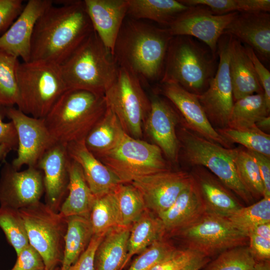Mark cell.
<instances>
[{
    "label": "cell",
    "mask_w": 270,
    "mask_h": 270,
    "mask_svg": "<svg viewBox=\"0 0 270 270\" xmlns=\"http://www.w3.org/2000/svg\"><path fill=\"white\" fill-rule=\"evenodd\" d=\"M172 37L167 28L126 18L112 54L119 67L132 72L142 84L160 80Z\"/></svg>",
    "instance_id": "7a4b0ae2"
},
{
    "label": "cell",
    "mask_w": 270,
    "mask_h": 270,
    "mask_svg": "<svg viewBox=\"0 0 270 270\" xmlns=\"http://www.w3.org/2000/svg\"><path fill=\"white\" fill-rule=\"evenodd\" d=\"M247 150L258 166L264 187V198H270V158L257 152Z\"/></svg>",
    "instance_id": "f907efd6"
},
{
    "label": "cell",
    "mask_w": 270,
    "mask_h": 270,
    "mask_svg": "<svg viewBox=\"0 0 270 270\" xmlns=\"http://www.w3.org/2000/svg\"><path fill=\"white\" fill-rule=\"evenodd\" d=\"M230 72L234 102L248 96L263 92L252 63L244 46L232 36L230 44Z\"/></svg>",
    "instance_id": "484cf974"
},
{
    "label": "cell",
    "mask_w": 270,
    "mask_h": 270,
    "mask_svg": "<svg viewBox=\"0 0 270 270\" xmlns=\"http://www.w3.org/2000/svg\"><path fill=\"white\" fill-rule=\"evenodd\" d=\"M192 180L183 171L166 170L130 182L140 193L146 209L156 216L167 210Z\"/></svg>",
    "instance_id": "2e32d148"
},
{
    "label": "cell",
    "mask_w": 270,
    "mask_h": 270,
    "mask_svg": "<svg viewBox=\"0 0 270 270\" xmlns=\"http://www.w3.org/2000/svg\"><path fill=\"white\" fill-rule=\"evenodd\" d=\"M4 112L14 124L18 138L17 156L12 165L17 170L24 165L37 168L44 153L56 143L44 119L32 117L14 106L6 107Z\"/></svg>",
    "instance_id": "4fadbf2b"
},
{
    "label": "cell",
    "mask_w": 270,
    "mask_h": 270,
    "mask_svg": "<svg viewBox=\"0 0 270 270\" xmlns=\"http://www.w3.org/2000/svg\"><path fill=\"white\" fill-rule=\"evenodd\" d=\"M231 40L230 36L225 34L219 39L216 72L208 88L198 95L209 121L218 129L227 128L234 104L230 72Z\"/></svg>",
    "instance_id": "7c38bea8"
},
{
    "label": "cell",
    "mask_w": 270,
    "mask_h": 270,
    "mask_svg": "<svg viewBox=\"0 0 270 270\" xmlns=\"http://www.w3.org/2000/svg\"><path fill=\"white\" fill-rule=\"evenodd\" d=\"M216 130L230 144H239L248 150L270 158V136L256 126L244 130L226 128Z\"/></svg>",
    "instance_id": "74e56055"
},
{
    "label": "cell",
    "mask_w": 270,
    "mask_h": 270,
    "mask_svg": "<svg viewBox=\"0 0 270 270\" xmlns=\"http://www.w3.org/2000/svg\"><path fill=\"white\" fill-rule=\"evenodd\" d=\"M58 66L67 89L102 95L115 80L119 68L112 52L94 30Z\"/></svg>",
    "instance_id": "277c9868"
},
{
    "label": "cell",
    "mask_w": 270,
    "mask_h": 270,
    "mask_svg": "<svg viewBox=\"0 0 270 270\" xmlns=\"http://www.w3.org/2000/svg\"><path fill=\"white\" fill-rule=\"evenodd\" d=\"M250 270H270V260L256 262Z\"/></svg>",
    "instance_id": "6f0895ef"
},
{
    "label": "cell",
    "mask_w": 270,
    "mask_h": 270,
    "mask_svg": "<svg viewBox=\"0 0 270 270\" xmlns=\"http://www.w3.org/2000/svg\"><path fill=\"white\" fill-rule=\"evenodd\" d=\"M227 218L236 228L248 236L257 225L270 222V198H262L254 204L242 206Z\"/></svg>",
    "instance_id": "8d00e7d4"
},
{
    "label": "cell",
    "mask_w": 270,
    "mask_h": 270,
    "mask_svg": "<svg viewBox=\"0 0 270 270\" xmlns=\"http://www.w3.org/2000/svg\"><path fill=\"white\" fill-rule=\"evenodd\" d=\"M24 7L22 0H0V33L12 24Z\"/></svg>",
    "instance_id": "bcb514c9"
},
{
    "label": "cell",
    "mask_w": 270,
    "mask_h": 270,
    "mask_svg": "<svg viewBox=\"0 0 270 270\" xmlns=\"http://www.w3.org/2000/svg\"><path fill=\"white\" fill-rule=\"evenodd\" d=\"M104 95L107 106L116 114L125 132L140 139L150 101L140 79L126 69L119 67L115 80Z\"/></svg>",
    "instance_id": "9c48e42d"
},
{
    "label": "cell",
    "mask_w": 270,
    "mask_h": 270,
    "mask_svg": "<svg viewBox=\"0 0 270 270\" xmlns=\"http://www.w3.org/2000/svg\"><path fill=\"white\" fill-rule=\"evenodd\" d=\"M54 4L52 0H28L9 28L0 36V51L23 62L30 60L31 43L36 22Z\"/></svg>",
    "instance_id": "d6986e66"
},
{
    "label": "cell",
    "mask_w": 270,
    "mask_h": 270,
    "mask_svg": "<svg viewBox=\"0 0 270 270\" xmlns=\"http://www.w3.org/2000/svg\"><path fill=\"white\" fill-rule=\"evenodd\" d=\"M0 228L16 255L30 244L24 222L18 210L0 206Z\"/></svg>",
    "instance_id": "f35d334b"
},
{
    "label": "cell",
    "mask_w": 270,
    "mask_h": 270,
    "mask_svg": "<svg viewBox=\"0 0 270 270\" xmlns=\"http://www.w3.org/2000/svg\"><path fill=\"white\" fill-rule=\"evenodd\" d=\"M218 56L192 37L173 36L160 82L175 83L192 94H201L216 72Z\"/></svg>",
    "instance_id": "5b68a950"
},
{
    "label": "cell",
    "mask_w": 270,
    "mask_h": 270,
    "mask_svg": "<svg viewBox=\"0 0 270 270\" xmlns=\"http://www.w3.org/2000/svg\"><path fill=\"white\" fill-rule=\"evenodd\" d=\"M198 252L187 248H176L150 270H180Z\"/></svg>",
    "instance_id": "7bdbcfd3"
},
{
    "label": "cell",
    "mask_w": 270,
    "mask_h": 270,
    "mask_svg": "<svg viewBox=\"0 0 270 270\" xmlns=\"http://www.w3.org/2000/svg\"><path fill=\"white\" fill-rule=\"evenodd\" d=\"M0 105V144H4L11 150H16L18 147V138L14 126L12 122H8L2 120Z\"/></svg>",
    "instance_id": "816d5d0a"
},
{
    "label": "cell",
    "mask_w": 270,
    "mask_h": 270,
    "mask_svg": "<svg viewBox=\"0 0 270 270\" xmlns=\"http://www.w3.org/2000/svg\"><path fill=\"white\" fill-rule=\"evenodd\" d=\"M188 6H204L208 7L213 13L222 15L238 12V0H180Z\"/></svg>",
    "instance_id": "f6af8a7d"
},
{
    "label": "cell",
    "mask_w": 270,
    "mask_h": 270,
    "mask_svg": "<svg viewBox=\"0 0 270 270\" xmlns=\"http://www.w3.org/2000/svg\"><path fill=\"white\" fill-rule=\"evenodd\" d=\"M252 234L270 240V222H264L256 226L248 234Z\"/></svg>",
    "instance_id": "11a10c76"
},
{
    "label": "cell",
    "mask_w": 270,
    "mask_h": 270,
    "mask_svg": "<svg viewBox=\"0 0 270 270\" xmlns=\"http://www.w3.org/2000/svg\"><path fill=\"white\" fill-rule=\"evenodd\" d=\"M176 248L164 238L160 240L139 254L128 270H150Z\"/></svg>",
    "instance_id": "b9f144b4"
},
{
    "label": "cell",
    "mask_w": 270,
    "mask_h": 270,
    "mask_svg": "<svg viewBox=\"0 0 270 270\" xmlns=\"http://www.w3.org/2000/svg\"><path fill=\"white\" fill-rule=\"evenodd\" d=\"M206 212L200 193L192 178L172 204L157 216L161 220L166 233L174 234L194 222Z\"/></svg>",
    "instance_id": "d4e9b609"
},
{
    "label": "cell",
    "mask_w": 270,
    "mask_h": 270,
    "mask_svg": "<svg viewBox=\"0 0 270 270\" xmlns=\"http://www.w3.org/2000/svg\"><path fill=\"white\" fill-rule=\"evenodd\" d=\"M166 234L160 218L146 209L132 225L125 265L132 256L140 254L154 242L164 238Z\"/></svg>",
    "instance_id": "1f68e13d"
},
{
    "label": "cell",
    "mask_w": 270,
    "mask_h": 270,
    "mask_svg": "<svg viewBox=\"0 0 270 270\" xmlns=\"http://www.w3.org/2000/svg\"><path fill=\"white\" fill-rule=\"evenodd\" d=\"M70 158L81 167L86 183L96 196L112 192L122 182L86 148L84 140L66 144Z\"/></svg>",
    "instance_id": "603a6c76"
},
{
    "label": "cell",
    "mask_w": 270,
    "mask_h": 270,
    "mask_svg": "<svg viewBox=\"0 0 270 270\" xmlns=\"http://www.w3.org/2000/svg\"><path fill=\"white\" fill-rule=\"evenodd\" d=\"M18 210L29 244L41 256L46 270L60 268L67 228L66 218L40 201Z\"/></svg>",
    "instance_id": "ba28073f"
},
{
    "label": "cell",
    "mask_w": 270,
    "mask_h": 270,
    "mask_svg": "<svg viewBox=\"0 0 270 270\" xmlns=\"http://www.w3.org/2000/svg\"><path fill=\"white\" fill-rule=\"evenodd\" d=\"M162 94L176 107L194 132L212 142L230 148V144L224 138L209 121L198 97L178 84L160 82Z\"/></svg>",
    "instance_id": "e0dca14e"
},
{
    "label": "cell",
    "mask_w": 270,
    "mask_h": 270,
    "mask_svg": "<svg viewBox=\"0 0 270 270\" xmlns=\"http://www.w3.org/2000/svg\"><path fill=\"white\" fill-rule=\"evenodd\" d=\"M233 150L236 172L242 183L254 199L264 198V187L255 160L246 149Z\"/></svg>",
    "instance_id": "d590c367"
},
{
    "label": "cell",
    "mask_w": 270,
    "mask_h": 270,
    "mask_svg": "<svg viewBox=\"0 0 270 270\" xmlns=\"http://www.w3.org/2000/svg\"><path fill=\"white\" fill-rule=\"evenodd\" d=\"M94 199L81 167L70 158L68 195L58 212L65 218L72 216L89 217Z\"/></svg>",
    "instance_id": "83f0119b"
},
{
    "label": "cell",
    "mask_w": 270,
    "mask_h": 270,
    "mask_svg": "<svg viewBox=\"0 0 270 270\" xmlns=\"http://www.w3.org/2000/svg\"><path fill=\"white\" fill-rule=\"evenodd\" d=\"M119 209L121 226H129L146 210L143 198L131 183H122L113 191Z\"/></svg>",
    "instance_id": "e575fe53"
},
{
    "label": "cell",
    "mask_w": 270,
    "mask_h": 270,
    "mask_svg": "<svg viewBox=\"0 0 270 270\" xmlns=\"http://www.w3.org/2000/svg\"><path fill=\"white\" fill-rule=\"evenodd\" d=\"M191 174L206 211L228 218L242 207L232 191L203 166H195Z\"/></svg>",
    "instance_id": "cb8c5ba5"
},
{
    "label": "cell",
    "mask_w": 270,
    "mask_h": 270,
    "mask_svg": "<svg viewBox=\"0 0 270 270\" xmlns=\"http://www.w3.org/2000/svg\"><path fill=\"white\" fill-rule=\"evenodd\" d=\"M270 110L263 92L245 96L234 102L227 128L244 130L255 127L256 122L270 115Z\"/></svg>",
    "instance_id": "d6a6232c"
},
{
    "label": "cell",
    "mask_w": 270,
    "mask_h": 270,
    "mask_svg": "<svg viewBox=\"0 0 270 270\" xmlns=\"http://www.w3.org/2000/svg\"><path fill=\"white\" fill-rule=\"evenodd\" d=\"M188 8L176 0H128L127 16L136 20H148L168 28Z\"/></svg>",
    "instance_id": "f546056e"
},
{
    "label": "cell",
    "mask_w": 270,
    "mask_h": 270,
    "mask_svg": "<svg viewBox=\"0 0 270 270\" xmlns=\"http://www.w3.org/2000/svg\"><path fill=\"white\" fill-rule=\"evenodd\" d=\"M248 247L256 262L270 260V240L252 234L248 236Z\"/></svg>",
    "instance_id": "681fc988"
},
{
    "label": "cell",
    "mask_w": 270,
    "mask_h": 270,
    "mask_svg": "<svg viewBox=\"0 0 270 270\" xmlns=\"http://www.w3.org/2000/svg\"><path fill=\"white\" fill-rule=\"evenodd\" d=\"M44 192L43 174L36 167L19 171L5 162L0 177V206L20 210L40 201Z\"/></svg>",
    "instance_id": "9a60e30c"
},
{
    "label": "cell",
    "mask_w": 270,
    "mask_h": 270,
    "mask_svg": "<svg viewBox=\"0 0 270 270\" xmlns=\"http://www.w3.org/2000/svg\"><path fill=\"white\" fill-rule=\"evenodd\" d=\"M89 220L94 234H104L112 228L122 226L119 209L114 192L94 196Z\"/></svg>",
    "instance_id": "836d02e7"
},
{
    "label": "cell",
    "mask_w": 270,
    "mask_h": 270,
    "mask_svg": "<svg viewBox=\"0 0 270 270\" xmlns=\"http://www.w3.org/2000/svg\"><path fill=\"white\" fill-rule=\"evenodd\" d=\"M60 268H57V269L56 270H60Z\"/></svg>",
    "instance_id": "91938a15"
},
{
    "label": "cell",
    "mask_w": 270,
    "mask_h": 270,
    "mask_svg": "<svg viewBox=\"0 0 270 270\" xmlns=\"http://www.w3.org/2000/svg\"><path fill=\"white\" fill-rule=\"evenodd\" d=\"M239 12H268L270 0H238Z\"/></svg>",
    "instance_id": "f5cc1de1"
},
{
    "label": "cell",
    "mask_w": 270,
    "mask_h": 270,
    "mask_svg": "<svg viewBox=\"0 0 270 270\" xmlns=\"http://www.w3.org/2000/svg\"><path fill=\"white\" fill-rule=\"evenodd\" d=\"M107 106L104 95L67 89L44 119L54 141L67 144L84 140Z\"/></svg>",
    "instance_id": "3957f363"
},
{
    "label": "cell",
    "mask_w": 270,
    "mask_h": 270,
    "mask_svg": "<svg viewBox=\"0 0 270 270\" xmlns=\"http://www.w3.org/2000/svg\"><path fill=\"white\" fill-rule=\"evenodd\" d=\"M70 160L66 144L56 142L36 166L43 174L46 204L56 212L68 193Z\"/></svg>",
    "instance_id": "ffe728a7"
},
{
    "label": "cell",
    "mask_w": 270,
    "mask_h": 270,
    "mask_svg": "<svg viewBox=\"0 0 270 270\" xmlns=\"http://www.w3.org/2000/svg\"><path fill=\"white\" fill-rule=\"evenodd\" d=\"M246 52L252 63L256 76L263 90L267 104L270 107V72L249 46H244Z\"/></svg>",
    "instance_id": "7dc6e473"
},
{
    "label": "cell",
    "mask_w": 270,
    "mask_h": 270,
    "mask_svg": "<svg viewBox=\"0 0 270 270\" xmlns=\"http://www.w3.org/2000/svg\"><path fill=\"white\" fill-rule=\"evenodd\" d=\"M256 262L248 246H240L222 252L201 270H250Z\"/></svg>",
    "instance_id": "60d3db41"
},
{
    "label": "cell",
    "mask_w": 270,
    "mask_h": 270,
    "mask_svg": "<svg viewBox=\"0 0 270 270\" xmlns=\"http://www.w3.org/2000/svg\"><path fill=\"white\" fill-rule=\"evenodd\" d=\"M224 34L230 35L250 47L261 62H269V13L238 12L226 28Z\"/></svg>",
    "instance_id": "44dd1931"
},
{
    "label": "cell",
    "mask_w": 270,
    "mask_h": 270,
    "mask_svg": "<svg viewBox=\"0 0 270 270\" xmlns=\"http://www.w3.org/2000/svg\"><path fill=\"white\" fill-rule=\"evenodd\" d=\"M256 126L264 132V130H269L270 128V115L261 118L256 122Z\"/></svg>",
    "instance_id": "9f6ffc18"
},
{
    "label": "cell",
    "mask_w": 270,
    "mask_h": 270,
    "mask_svg": "<svg viewBox=\"0 0 270 270\" xmlns=\"http://www.w3.org/2000/svg\"><path fill=\"white\" fill-rule=\"evenodd\" d=\"M84 2L94 30L112 54L127 16L128 0H84Z\"/></svg>",
    "instance_id": "7402d4cb"
},
{
    "label": "cell",
    "mask_w": 270,
    "mask_h": 270,
    "mask_svg": "<svg viewBox=\"0 0 270 270\" xmlns=\"http://www.w3.org/2000/svg\"><path fill=\"white\" fill-rule=\"evenodd\" d=\"M18 108L44 118L67 90L58 65L38 61L22 62L16 70Z\"/></svg>",
    "instance_id": "8992f818"
},
{
    "label": "cell",
    "mask_w": 270,
    "mask_h": 270,
    "mask_svg": "<svg viewBox=\"0 0 270 270\" xmlns=\"http://www.w3.org/2000/svg\"><path fill=\"white\" fill-rule=\"evenodd\" d=\"M238 12L222 15L204 6H189L167 28L172 36H186L200 40L218 56V43L224 30Z\"/></svg>",
    "instance_id": "5bb4252c"
},
{
    "label": "cell",
    "mask_w": 270,
    "mask_h": 270,
    "mask_svg": "<svg viewBox=\"0 0 270 270\" xmlns=\"http://www.w3.org/2000/svg\"><path fill=\"white\" fill-rule=\"evenodd\" d=\"M177 135L184 156L190 164L208 168L246 203L250 204L254 202L237 174L233 148L209 141L185 126L180 128Z\"/></svg>",
    "instance_id": "52a82bcc"
},
{
    "label": "cell",
    "mask_w": 270,
    "mask_h": 270,
    "mask_svg": "<svg viewBox=\"0 0 270 270\" xmlns=\"http://www.w3.org/2000/svg\"><path fill=\"white\" fill-rule=\"evenodd\" d=\"M37 20L30 61L59 66L94 30L84 0H58Z\"/></svg>",
    "instance_id": "6da1fadb"
},
{
    "label": "cell",
    "mask_w": 270,
    "mask_h": 270,
    "mask_svg": "<svg viewBox=\"0 0 270 270\" xmlns=\"http://www.w3.org/2000/svg\"><path fill=\"white\" fill-rule=\"evenodd\" d=\"M11 150L4 144H0V160H4L7 154Z\"/></svg>",
    "instance_id": "680465c9"
},
{
    "label": "cell",
    "mask_w": 270,
    "mask_h": 270,
    "mask_svg": "<svg viewBox=\"0 0 270 270\" xmlns=\"http://www.w3.org/2000/svg\"><path fill=\"white\" fill-rule=\"evenodd\" d=\"M63 257L60 270H68L88 246L94 235L88 216L66 218Z\"/></svg>",
    "instance_id": "4dcf8cb0"
},
{
    "label": "cell",
    "mask_w": 270,
    "mask_h": 270,
    "mask_svg": "<svg viewBox=\"0 0 270 270\" xmlns=\"http://www.w3.org/2000/svg\"><path fill=\"white\" fill-rule=\"evenodd\" d=\"M105 234H94L86 250L68 270H94L95 252Z\"/></svg>",
    "instance_id": "c3c4849f"
},
{
    "label": "cell",
    "mask_w": 270,
    "mask_h": 270,
    "mask_svg": "<svg viewBox=\"0 0 270 270\" xmlns=\"http://www.w3.org/2000/svg\"><path fill=\"white\" fill-rule=\"evenodd\" d=\"M126 134L116 116L108 106L102 116L86 137L84 144L98 158L114 149Z\"/></svg>",
    "instance_id": "f1b7e54d"
},
{
    "label": "cell",
    "mask_w": 270,
    "mask_h": 270,
    "mask_svg": "<svg viewBox=\"0 0 270 270\" xmlns=\"http://www.w3.org/2000/svg\"><path fill=\"white\" fill-rule=\"evenodd\" d=\"M174 235L180 237L186 248L210 258L228 249L248 244V237L228 218L207 211Z\"/></svg>",
    "instance_id": "8fae6325"
},
{
    "label": "cell",
    "mask_w": 270,
    "mask_h": 270,
    "mask_svg": "<svg viewBox=\"0 0 270 270\" xmlns=\"http://www.w3.org/2000/svg\"><path fill=\"white\" fill-rule=\"evenodd\" d=\"M212 258L198 252L180 270H200Z\"/></svg>",
    "instance_id": "db71d44e"
},
{
    "label": "cell",
    "mask_w": 270,
    "mask_h": 270,
    "mask_svg": "<svg viewBox=\"0 0 270 270\" xmlns=\"http://www.w3.org/2000/svg\"><path fill=\"white\" fill-rule=\"evenodd\" d=\"M162 154L156 144L126 134L114 149L98 159L122 183H130L138 178L168 170Z\"/></svg>",
    "instance_id": "30bf717a"
},
{
    "label": "cell",
    "mask_w": 270,
    "mask_h": 270,
    "mask_svg": "<svg viewBox=\"0 0 270 270\" xmlns=\"http://www.w3.org/2000/svg\"><path fill=\"white\" fill-rule=\"evenodd\" d=\"M10 270H46L42 258L30 244L17 255L16 262Z\"/></svg>",
    "instance_id": "ee69618b"
},
{
    "label": "cell",
    "mask_w": 270,
    "mask_h": 270,
    "mask_svg": "<svg viewBox=\"0 0 270 270\" xmlns=\"http://www.w3.org/2000/svg\"><path fill=\"white\" fill-rule=\"evenodd\" d=\"M150 99V110L144 124L146 130L167 158L176 162L180 144L176 130L179 121L176 108L168 100L156 94Z\"/></svg>",
    "instance_id": "ac0fdd59"
},
{
    "label": "cell",
    "mask_w": 270,
    "mask_h": 270,
    "mask_svg": "<svg viewBox=\"0 0 270 270\" xmlns=\"http://www.w3.org/2000/svg\"><path fill=\"white\" fill-rule=\"evenodd\" d=\"M131 226H116L106 232L95 252L94 270H122Z\"/></svg>",
    "instance_id": "4316f807"
},
{
    "label": "cell",
    "mask_w": 270,
    "mask_h": 270,
    "mask_svg": "<svg viewBox=\"0 0 270 270\" xmlns=\"http://www.w3.org/2000/svg\"><path fill=\"white\" fill-rule=\"evenodd\" d=\"M18 58L0 51V105L14 106L18 102L16 70Z\"/></svg>",
    "instance_id": "ab89813d"
}]
</instances>
